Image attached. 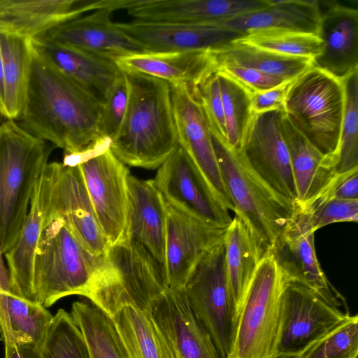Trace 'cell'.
I'll list each match as a JSON object with an SVG mask.
<instances>
[{
	"label": "cell",
	"instance_id": "9a60e30c",
	"mask_svg": "<svg viewBox=\"0 0 358 358\" xmlns=\"http://www.w3.org/2000/svg\"><path fill=\"white\" fill-rule=\"evenodd\" d=\"M164 274L169 287L182 289L203 255L224 241L228 227L201 220L166 203Z\"/></svg>",
	"mask_w": 358,
	"mask_h": 358
},
{
	"label": "cell",
	"instance_id": "4dcf8cb0",
	"mask_svg": "<svg viewBox=\"0 0 358 358\" xmlns=\"http://www.w3.org/2000/svg\"><path fill=\"white\" fill-rule=\"evenodd\" d=\"M282 130L296 192L294 203H302L318 192L335 171L325 157L293 127L285 114Z\"/></svg>",
	"mask_w": 358,
	"mask_h": 358
},
{
	"label": "cell",
	"instance_id": "277c9868",
	"mask_svg": "<svg viewBox=\"0 0 358 358\" xmlns=\"http://www.w3.org/2000/svg\"><path fill=\"white\" fill-rule=\"evenodd\" d=\"M104 256L88 252L60 217L50 220L43 230L33 268L36 302L45 308L70 295L85 297Z\"/></svg>",
	"mask_w": 358,
	"mask_h": 358
},
{
	"label": "cell",
	"instance_id": "d6986e66",
	"mask_svg": "<svg viewBox=\"0 0 358 358\" xmlns=\"http://www.w3.org/2000/svg\"><path fill=\"white\" fill-rule=\"evenodd\" d=\"M268 3L269 0H122L121 8L140 21L223 24Z\"/></svg>",
	"mask_w": 358,
	"mask_h": 358
},
{
	"label": "cell",
	"instance_id": "c3c4849f",
	"mask_svg": "<svg viewBox=\"0 0 358 358\" xmlns=\"http://www.w3.org/2000/svg\"><path fill=\"white\" fill-rule=\"evenodd\" d=\"M4 78H3V68L0 52V114L3 116L5 112L4 107Z\"/></svg>",
	"mask_w": 358,
	"mask_h": 358
},
{
	"label": "cell",
	"instance_id": "74e56055",
	"mask_svg": "<svg viewBox=\"0 0 358 358\" xmlns=\"http://www.w3.org/2000/svg\"><path fill=\"white\" fill-rule=\"evenodd\" d=\"M227 127V144L238 152L253 113L250 93L230 77L216 72Z\"/></svg>",
	"mask_w": 358,
	"mask_h": 358
},
{
	"label": "cell",
	"instance_id": "7bdbcfd3",
	"mask_svg": "<svg viewBox=\"0 0 358 358\" xmlns=\"http://www.w3.org/2000/svg\"><path fill=\"white\" fill-rule=\"evenodd\" d=\"M200 103L212 134L227 143V127L217 73L198 87Z\"/></svg>",
	"mask_w": 358,
	"mask_h": 358
},
{
	"label": "cell",
	"instance_id": "f6af8a7d",
	"mask_svg": "<svg viewBox=\"0 0 358 358\" xmlns=\"http://www.w3.org/2000/svg\"><path fill=\"white\" fill-rule=\"evenodd\" d=\"M322 189L333 199H358V167L335 173Z\"/></svg>",
	"mask_w": 358,
	"mask_h": 358
},
{
	"label": "cell",
	"instance_id": "8992f818",
	"mask_svg": "<svg viewBox=\"0 0 358 358\" xmlns=\"http://www.w3.org/2000/svg\"><path fill=\"white\" fill-rule=\"evenodd\" d=\"M344 106L342 80L313 66L292 80L283 108L293 127L334 171Z\"/></svg>",
	"mask_w": 358,
	"mask_h": 358
},
{
	"label": "cell",
	"instance_id": "5bb4252c",
	"mask_svg": "<svg viewBox=\"0 0 358 358\" xmlns=\"http://www.w3.org/2000/svg\"><path fill=\"white\" fill-rule=\"evenodd\" d=\"M50 164L49 218H62L88 252L96 256L106 255L110 245L98 222L78 166L59 162Z\"/></svg>",
	"mask_w": 358,
	"mask_h": 358
},
{
	"label": "cell",
	"instance_id": "cb8c5ba5",
	"mask_svg": "<svg viewBox=\"0 0 358 358\" xmlns=\"http://www.w3.org/2000/svg\"><path fill=\"white\" fill-rule=\"evenodd\" d=\"M124 72L142 73L162 79L170 85L198 88L217 72L212 51L145 52L115 60Z\"/></svg>",
	"mask_w": 358,
	"mask_h": 358
},
{
	"label": "cell",
	"instance_id": "836d02e7",
	"mask_svg": "<svg viewBox=\"0 0 358 358\" xmlns=\"http://www.w3.org/2000/svg\"><path fill=\"white\" fill-rule=\"evenodd\" d=\"M111 318L129 358H173L150 311L125 306Z\"/></svg>",
	"mask_w": 358,
	"mask_h": 358
},
{
	"label": "cell",
	"instance_id": "4316f807",
	"mask_svg": "<svg viewBox=\"0 0 358 358\" xmlns=\"http://www.w3.org/2000/svg\"><path fill=\"white\" fill-rule=\"evenodd\" d=\"M90 10V1L0 0V33L32 38Z\"/></svg>",
	"mask_w": 358,
	"mask_h": 358
},
{
	"label": "cell",
	"instance_id": "7a4b0ae2",
	"mask_svg": "<svg viewBox=\"0 0 358 358\" xmlns=\"http://www.w3.org/2000/svg\"><path fill=\"white\" fill-rule=\"evenodd\" d=\"M124 73L127 108L110 150L125 165L158 169L178 145L171 85L150 76Z\"/></svg>",
	"mask_w": 358,
	"mask_h": 358
},
{
	"label": "cell",
	"instance_id": "f546056e",
	"mask_svg": "<svg viewBox=\"0 0 358 358\" xmlns=\"http://www.w3.org/2000/svg\"><path fill=\"white\" fill-rule=\"evenodd\" d=\"M53 315L38 303L0 289V339L40 348Z\"/></svg>",
	"mask_w": 358,
	"mask_h": 358
},
{
	"label": "cell",
	"instance_id": "8fae6325",
	"mask_svg": "<svg viewBox=\"0 0 358 358\" xmlns=\"http://www.w3.org/2000/svg\"><path fill=\"white\" fill-rule=\"evenodd\" d=\"M178 145L184 150L214 201L224 211L234 212L215 153L198 88L171 85Z\"/></svg>",
	"mask_w": 358,
	"mask_h": 358
},
{
	"label": "cell",
	"instance_id": "e0dca14e",
	"mask_svg": "<svg viewBox=\"0 0 358 358\" xmlns=\"http://www.w3.org/2000/svg\"><path fill=\"white\" fill-rule=\"evenodd\" d=\"M116 24L145 52L213 51L243 36L224 24L160 23L136 20Z\"/></svg>",
	"mask_w": 358,
	"mask_h": 358
},
{
	"label": "cell",
	"instance_id": "1f68e13d",
	"mask_svg": "<svg viewBox=\"0 0 358 358\" xmlns=\"http://www.w3.org/2000/svg\"><path fill=\"white\" fill-rule=\"evenodd\" d=\"M0 52L3 68V117L18 120L24 108L31 64L30 38L0 33Z\"/></svg>",
	"mask_w": 358,
	"mask_h": 358
},
{
	"label": "cell",
	"instance_id": "bcb514c9",
	"mask_svg": "<svg viewBox=\"0 0 358 358\" xmlns=\"http://www.w3.org/2000/svg\"><path fill=\"white\" fill-rule=\"evenodd\" d=\"M293 80H286L266 91L250 93L252 113H260L275 109L283 110L285 98Z\"/></svg>",
	"mask_w": 358,
	"mask_h": 358
},
{
	"label": "cell",
	"instance_id": "d590c367",
	"mask_svg": "<svg viewBox=\"0 0 358 358\" xmlns=\"http://www.w3.org/2000/svg\"><path fill=\"white\" fill-rule=\"evenodd\" d=\"M71 315L91 358H129L110 316L92 303L76 301Z\"/></svg>",
	"mask_w": 358,
	"mask_h": 358
},
{
	"label": "cell",
	"instance_id": "d6a6232c",
	"mask_svg": "<svg viewBox=\"0 0 358 358\" xmlns=\"http://www.w3.org/2000/svg\"><path fill=\"white\" fill-rule=\"evenodd\" d=\"M217 67L231 65L255 69L285 80H293L313 66L306 57L277 54L234 41L212 51Z\"/></svg>",
	"mask_w": 358,
	"mask_h": 358
},
{
	"label": "cell",
	"instance_id": "2e32d148",
	"mask_svg": "<svg viewBox=\"0 0 358 358\" xmlns=\"http://www.w3.org/2000/svg\"><path fill=\"white\" fill-rule=\"evenodd\" d=\"M152 181L166 203L210 224L228 227L231 223L229 212L212 199L179 145L157 169Z\"/></svg>",
	"mask_w": 358,
	"mask_h": 358
},
{
	"label": "cell",
	"instance_id": "44dd1931",
	"mask_svg": "<svg viewBox=\"0 0 358 358\" xmlns=\"http://www.w3.org/2000/svg\"><path fill=\"white\" fill-rule=\"evenodd\" d=\"M322 51L313 66L343 80L358 70V10L336 1H318Z\"/></svg>",
	"mask_w": 358,
	"mask_h": 358
},
{
	"label": "cell",
	"instance_id": "e575fe53",
	"mask_svg": "<svg viewBox=\"0 0 358 358\" xmlns=\"http://www.w3.org/2000/svg\"><path fill=\"white\" fill-rule=\"evenodd\" d=\"M358 220V199L329 197L322 190L302 203H294L290 221L284 231L315 233L330 224Z\"/></svg>",
	"mask_w": 358,
	"mask_h": 358
},
{
	"label": "cell",
	"instance_id": "8d00e7d4",
	"mask_svg": "<svg viewBox=\"0 0 358 358\" xmlns=\"http://www.w3.org/2000/svg\"><path fill=\"white\" fill-rule=\"evenodd\" d=\"M235 41L277 54L312 60L320 54L322 48V41L317 34L286 30L251 31Z\"/></svg>",
	"mask_w": 358,
	"mask_h": 358
},
{
	"label": "cell",
	"instance_id": "f35d334b",
	"mask_svg": "<svg viewBox=\"0 0 358 358\" xmlns=\"http://www.w3.org/2000/svg\"><path fill=\"white\" fill-rule=\"evenodd\" d=\"M39 353L40 358H91L82 332L64 309L53 315Z\"/></svg>",
	"mask_w": 358,
	"mask_h": 358
},
{
	"label": "cell",
	"instance_id": "681fc988",
	"mask_svg": "<svg viewBox=\"0 0 358 358\" xmlns=\"http://www.w3.org/2000/svg\"><path fill=\"white\" fill-rule=\"evenodd\" d=\"M303 355L276 354L273 358H302Z\"/></svg>",
	"mask_w": 358,
	"mask_h": 358
},
{
	"label": "cell",
	"instance_id": "60d3db41",
	"mask_svg": "<svg viewBox=\"0 0 358 358\" xmlns=\"http://www.w3.org/2000/svg\"><path fill=\"white\" fill-rule=\"evenodd\" d=\"M358 316L349 317L322 341L306 351L302 358H357Z\"/></svg>",
	"mask_w": 358,
	"mask_h": 358
},
{
	"label": "cell",
	"instance_id": "4fadbf2b",
	"mask_svg": "<svg viewBox=\"0 0 358 358\" xmlns=\"http://www.w3.org/2000/svg\"><path fill=\"white\" fill-rule=\"evenodd\" d=\"M283 116L281 109L253 114L238 152L269 187L294 203L296 192Z\"/></svg>",
	"mask_w": 358,
	"mask_h": 358
},
{
	"label": "cell",
	"instance_id": "484cf974",
	"mask_svg": "<svg viewBox=\"0 0 358 358\" xmlns=\"http://www.w3.org/2000/svg\"><path fill=\"white\" fill-rule=\"evenodd\" d=\"M44 59L103 103L122 71L115 60L46 41L30 38Z\"/></svg>",
	"mask_w": 358,
	"mask_h": 358
},
{
	"label": "cell",
	"instance_id": "ba28073f",
	"mask_svg": "<svg viewBox=\"0 0 358 358\" xmlns=\"http://www.w3.org/2000/svg\"><path fill=\"white\" fill-rule=\"evenodd\" d=\"M288 281L266 250L243 301L228 358H273L277 354L282 296Z\"/></svg>",
	"mask_w": 358,
	"mask_h": 358
},
{
	"label": "cell",
	"instance_id": "3957f363",
	"mask_svg": "<svg viewBox=\"0 0 358 358\" xmlns=\"http://www.w3.org/2000/svg\"><path fill=\"white\" fill-rule=\"evenodd\" d=\"M55 146L31 134L15 120L0 125V248L17 242L36 180Z\"/></svg>",
	"mask_w": 358,
	"mask_h": 358
},
{
	"label": "cell",
	"instance_id": "30bf717a",
	"mask_svg": "<svg viewBox=\"0 0 358 358\" xmlns=\"http://www.w3.org/2000/svg\"><path fill=\"white\" fill-rule=\"evenodd\" d=\"M182 289L191 310L210 335L218 358H228L235 323L226 279L224 239L203 255Z\"/></svg>",
	"mask_w": 358,
	"mask_h": 358
},
{
	"label": "cell",
	"instance_id": "ac0fdd59",
	"mask_svg": "<svg viewBox=\"0 0 358 358\" xmlns=\"http://www.w3.org/2000/svg\"><path fill=\"white\" fill-rule=\"evenodd\" d=\"M150 313L173 358H218L213 341L191 310L183 289L166 288Z\"/></svg>",
	"mask_w": 358,
	"mask_h": 358
},
{
	"label": "cell",
	"instance_id": "ffe728a7",
	"mask_svg": "<svg viewBox=\"0 0 358 358\" xmlns=\"http://www.w3.org/2000/svg\"><path fill=\"white\" fill-rule=\"evenodd\" d=\"M112 13L109 9L96 10L59 24L38 36L113 60L145 52L113 22Z\"/></svg>",
	"mask_w": 358,
	"mask_h": 358
},
{
	"label": "cell",
	"instance_id": "7c38bea8",
	"mask_svg": "<svg viewBox=\"0 0 358 358\" xmlns=\"http://www.w3.org/2000/svg\"><path fill=\"white\" fill-rule=\"evenodd\" d=\"M350 315L307 287L288 281L282 296L277 354H304L334 332Z\"/></svg>",
	"mask_w": 358,
	"mask_h": 358
},
{
	"label": "cell",
	"instance_id": "d4e9b609",
	"mask_svg": "<svg viewBox=\"0 0 358 358\" xmlns=\"http://www.w3.org/2000/svg\"><path fill=\"white\" fill-rule=\"evenodd\" d=\"M315 233L284 231L268 250L287 280L310 289L329 304L350 313L345 297L332 285L317 259Z\"/></svg>",
	"mask_w": 358,
	"mask_h": 358
},
{
	"label": "cell",
	"instance_id": "ee69618b",
	"mask_svg": "<svg viewBox=\"0 0 358 358\" xmlns=\"http://www.w3.org/2000/svg\"><path fill=\"white\" fill-rule=\"evenodd\" d=\"M217 72L230 77L250 93L266 91L287 80L255 69L231 65L219 66Z\"/></svg>",
	"mask_w": 358,
	"mask_h": 358
},
{
	"label": "cell",
	"instance_id": "52a82bcc",
	"mask_svg": "<svg viewBox=\"0 0 358 358\" xmlns=\"http://www.w3.org/2000/svg\"><path fill=\"white\" fill-rule=\"evenodd\" d=\"M225 187L240 217L264 249L270 250L286 229L294 203L269 187L238 152L211 134Z\"/></svg>",
	"mask_w": 358,
	"mask_h": 358
},
{
	"label": "cell",
	"instance_id": "7402d4cb",
	"mask_svg": "<svg viewBox=\"0 0 358 358\" xmlns=\"http://www.w3.org/2000/svg\"><path fill=\"white\" fill-rule=\"evenodd\" d=\"M50 182L51 168L48 163L36 180L20 236L14 246L4 254L8 267L10 292L34 302V262L41 233L49 222Z\"/></svg>",
	"mask_w": 358,
	"mask_h": 358
},
{
	"label": "cell",
	"instance_id": "ab89813d",
	"mask_svg": "<svg viewBox=\"0 0 358 358\" xmlns=\"http://www.w3.org/2000/svg\"><path fill=\"white\" fill-rule=\"evenodd\" d=\"M342 82L345 106L335 173H344L358 167V70Z\"/></svg>",
	"mask_w": 358,
	"mask_h": 358
},
{
	"label": "cell",
	"instance_id": "f1b7e54d",
	"mask_svg": "<svg viewBox=\"0 0 358 358\" xmlns=\"http://www.w3.org/2000/svg\"><path fill=\"white\" fill-rule=\"evenodd\" d=\"M320 21V10L317 0H270L266 6L238 15L223 24L243 35L259 29L318 35Z\"/></svg>",
	"mask_w": 358,
	"mask_h": 358
},
{
	"label": "cell",
	"instance_id": "9c48e42d",
	"mask_svg": "<svg viewBox=\"0 0 358 358\" xmlns=\"http://www.w3.org/2000/svg\"><path fill=\"white\" fill-rule=\"evenodd\" d=\"M111 140L99 138L85 150L65 154L62 164L77 166L100 227L110 246L124 239L129 208L127 166L110 150Z\"/></svg>",
	"mask_w": 358,
	"mask_h": 358
},
{
	"label": "cell",
	"instance_id": "7dc6e473",
	"mask_svg": "<svg viewBox=\"0 0 358 358\" xmlns=\"http://www.w3.org/2000/svg\"><path fill=\"white\" fill-rule=\"evenodd\" d=\"M4 358H40L39 348L32 345H19L6 342Z\"/></svg>",
	"mask_w": 358,
	"mask_h": 358
},
{
	"label": "cell",
	"instance_id": "5b68a950",
	"mask_svg": "<svg viewBox=\"0 0 358 358\" xmlns=\"http://www.w3.org/2000/svg\"><path fill=\"white\" fill-rule=\"evenodd\" d=\"M168 287L164 270L141 247L124 239L109 247L85 297L111 317L125 306L150 311Z\"/></svg>",
	"mask_w": 358,
	"mask_h": 358
},
{
	"label": "cell",
	"instance_id": "b9f144b4",
	"mask_svg": "<svg viewBox=\"0 0 358 358\" xmlns=\"http://www.w3.org/2000/svg\"><path fill=\"white\" fill-rule=\"evenodd\" d=\"M127 103V80L125 73L122 71L102 105L98 124L100 137L108 138L111 141L116 137L125 115Z\"/></svg>",
	"mask_w": 358,
	"mask_h": 358
},
{
	"label": "cell",
	"instance_id": "603a6c76",
	"mask_svg": "<svg viewBox=\"0 0 358 358\" xmlns=\"http://www.w3.org/2000/svg\"><path fill=\"white\" fill-rule=\"evenodd\" d=\"M128 190L129 208L124 239L141 247L164 271L166 202L152 180H141L129 175Z\"/></svg>",
	"mask_w": 358,
	"mask_h": 358
},
{
	"label": "cell",
	"instance_id": "6da1fadb",
	"mask_svg": "<svg viewBox=\"0 0 358 358\" xmlns=\"http://www.w3.org/2000/svg\"><path fill=\"white\" fill-rule=\"evenodd\" d=\"M31 45V43H30ZM102 103L41 57L31 45L29 85L20 125L62 148L83 151L100 136Z\"/></svg>",
	"mask_w": 358,
	"mask_h": 358
},
{
	"label": "cell",
	"instance_id": "83f0119b",
	"mask_svg": "<svg viewBox=\"0 0 358 358\" xmlns=\"http://www.w3.org/2000/svg\"><path fill=\"white\" fill-rule=\"evenodd\" d=\"M224 243L226 279L236 326L245 296L266 250L236 215L227 228Z\"/></svg>",
	"mask_w": 358,
	"mask_h": 358
}]
</instances>
